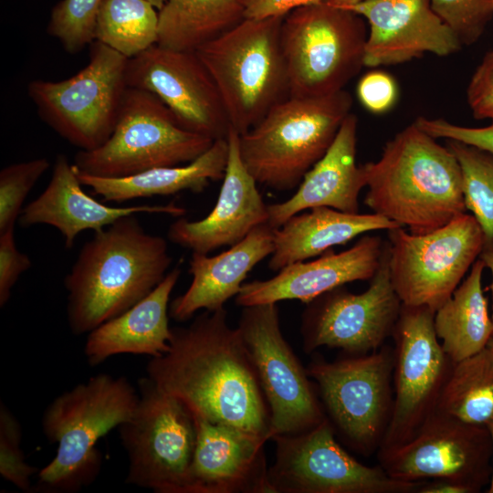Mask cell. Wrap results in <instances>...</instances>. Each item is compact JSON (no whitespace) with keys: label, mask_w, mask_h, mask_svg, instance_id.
Here are the masks:
<instances>
[{"label":"cell","mask_w":493,"mask_h":493,"mask_svg":"<svg viewBox=\"0 0 493 493\" xmlns=\"http://www.w3.org/2000/svg\"><path fill=\"white\" fill-rule=\"evenodd\" d=\"M147 377L194 415L272 438L268 405L237 328L225 308L171 328L169 350L151 358Z\"/></svg>","instance_id":"1"},{"label":"cell","mask_w":493,"mask_h":493,"mask_svg":"<svg viewBox=\"0 0 493 493\" xmlns=\"http://www.w3.org/2000/svg\"><path fill=\"white\" fill-rule=\"evenodd\" d=\"M166 239L124 216L81 247L64 278L67 320L77 336L123 313L151 293L172 264Z\"/></svg>","instance_id":"2"},{"label":"cell","mask_w":493,"mask_h":493,"mask_svg":"<svg viewBox=\"0 0 493 493\" xmlns=\"http://www.w3.org/2000/svg\"><path fill=\"white\" fill-rule=\"evenodd\" d=\"M362 168L364 204L411 233L434 231L467 211L456 155L414 122Z\"/></svg>","instance_id":"3"},{"label":"cell","mask_w":493,"mask_h":493,"mask_svg":"<svg viewBox=\"0 0 493 493\" xmlns=\"http://www.w3.org/2000/svg\"><path fill=\"white\" fill-rule=\"evenodd\" d=\"M139 391L123 376L96 374L58 395L45 409L41 426L58 444L54 458L37 473L32 492L76 493L101 468L100 438L134 414Z\"/></svg>","instance_id":"4"},{"label":"cell","mask_w":493,"mask_h":493,"mask_svg":"<svg viewBox=\"0 0 493 493\" xmlns=\"http://www.w3.org/2000/svg\"><path fill=\"white\" fill-rule=\"evenodd\" d=\"M349 92L289 96L239 134L242 161L257 184L287 191L299 186L320 160L351 113Z\"/></svg>","instance_id":"5"},{"label":"cell","mask_w":493,"mask_h":493,"mask_svg":"<svg viewBox=\"0 0 493 493\" xmlns=\"http://www.w3.org/2000/svg\"><path fill=\"white\" fill-rule=\"evenodd\" d=\"M283 18H245L195 51L216 84L231 127L239 134L289 97L280 45Z\"/></svg>","instance_id":"6"},{"label":"cell","mask_w":493,"mask_h":493,"mask_svg":"<svg viewBox=\"0 0 493 493\" xmlns=\"http://www.w3.org/2000/svg\"><path fill=\"white\" fill-rule=\"evenodd\" d=\"M213 142L183 128L152 92L128 87L109 139L96 149L79 150L73 165L86 174L122 178L190 163Z\"/></svg>","instance_id":"7"},{"label":"cell","mask_w":493,"mask_h":493,"mask_svg":"<svg viewBox=\"0 0 493 493\" xmlns=\"http://www.w3.org/2000/svg\"><path fill=\"white\" fill-rule=\"evenodd\" d=\"M362 16L329 2L298 8L280 28L289 96H324L344 86L364 67L367 40Z\"/></svg>","instance_id":"8"},{"label":"cell","mask_w":493,"mask_h":493,"mask_svg":"<svg viewBox=\"0 0 493 493\" xmlns=\"http://www.w3.org/2000/svg\"><path fill=\"white\" fill-rule=\"evenodd\" d=\"M128 59L105 44L89 45L88 64L60 81L35 79L27 95L41 120L81 151L102 145L115 127L128 88Z\"/></svg>","instance_id":"9"},{"label":"cell","mask_w":493,"mask_h":493,"mask_svg":"<svg viewBox=\"0 0 493 493\" xmlns=\"http://www.w3.org/2000/svg\"><path fill=\"white\" fill-rule=\"evenodd\" d=\"M393 348L349 355L330 362L314 360L307 369L319 387L326 416L335 432L363 456L377 452L393 406Z\"/></svg>","instance_id":"10"},{"label":"cell","mask_w":493,"mask_h":493,"mask_svg":"<svg viewBox=\"0 0 493 493\" xmlns=\"http://www.w3.org/2000/svg\"><path fill=\"white\" fill-rule=\"evenodd\" d=\"M132 416L119 427L128 457L125 482L157 493H186L196 428L192 412L147 376Z\"/></svg>","instance_id":"11"},{"label":"cell","mask_w":493,"mask_h":493,"mask_svg":"<svg viewBox=\"0 0 493 493\" xmlns=\"http://www.w3.org/2000/svg\"><path fill=\"white\" fill-rule=\"evenodd\" d=\"M387 232L391 280L402 304L434 311L452 296L485 247L480 226L467 213L425 234L403 226Z\"/></svg>","instance_id":"12"},{"label":"cell","mask_w":493,"mask_h":493,"mask_svg":"<svg viewBox=\"0 0 493 493\" xmlns=\"http://www.w3.org/2000/svg\"><path fill=\"white\" fill-rule=\"evenodd\" d=\"M335 434L326 417L309 431L273 436L276 460L267 471L272 493H418L425 480H397L381 465L359 462Z\"/></svg>","instance_id":"13"},{"label":"cell","mask_w":493,"mask_h":493,"mask_svg":"<svg viewBox=\"0 0 493 493\" xmlns=\"http://www.w3.org/2000/svg\"><path fill=\"white\" fill-rule=\"evenodd\" d=\"M237 329L268 405L272 437L320 425L327 417L323 405L283 337L277 303L244 307Z\"/></svg>","instance_id":"14"},{"label":"cell","mask_w":493,"mask_h":493,"mask_svg":"<svg viewBox=\"0 0 493 493\" xmlns=\"http://www.w3.org/2000/svg\"><path fill=\"white\" fill-rule=\"evenodd\" d=\"M435 312L428 307L402 304L392 334L394 341L393 413L379 450L407 442L436 412L454 362L436 336Z\"/></svg>","instance_id":"15"},{"label":"cell","mask_w":493,"mask_h":493,"mask_svg":"<svg viewBox=\"0 0 493 493\" xmlns=\"http://www.w3.org/2000/svg\"><path fill=\"white\" fill-rule=\"evenodd\" d=\"M401 309L391 280L387 241L365 291L354 294L341 286L307 303L301 326L303 349L311 352L327 346L349 355L377 351L392 336Z\"/></svg>","instance_id":"16"},{"label":"cell","mask_w":493,"mask_h":493,"mask_svg":"<svg viewBox=\"0 0 493 493\" xmlns=\"http://www.w3.org/2000/svg\"><path fill=\"white\" fill-rule=\"evenodd\" d=\"M492 440L487 425L435 412L401 446L377 451L379 465L397 480L454 479L474 493L489 484Z\"/></svg>","instance_id":"17"},{"label":"cell","mask_w":493,"mask_h":493,"mask_svg":"<svg viewBox=\"0 0 493 493\" xmlns=\"http://www.w3.org/2000/svg\"><path fill=\"white\" fill-rule=\"evenodd\" d=\"M126 82L154 94L185 130L214 141L231 128L211 74L195 51L155 44L128 59Z\"/></svg>","instance_id":"18"},{"label":"cell","mask_w":493,"mask_h":493,"mask_svg":"<svg viewBox=\"0 0 493 493\" xmlns=\"http://www.w3.org/2000/svg\"><path fill=\"white\" fill-rule=\"evenodd\" d=\"M339 7L368 22L364 67L401 64L426 53L446 57L463 47L429 0H367Z\"/></svg>","instance_id":"19"},{"label":"cell","mask_w":493,"mask_h":493,"mask_svg":"<svg viewBox=\"0 0 493 493\" xmlns=\"http://www.w3.org/2000/svg\"><path fill=\"white\" fill-rule=\"evenodd\" d=\"M227 141V165L218 199L210 214L197 221L180 216L168 229L171 242L193 252L207 255L221 246H234L268 221L267 205L242 161L239 133L232 127Z\"/></svg>","instance_id":"20"},{"label":"cell","mask_w":493,"mask_h":493,"mask_svg":"<svg viewBox=\"0 0 493 493\" xmlns=\"http://www.w3.org/2000/svg\"><path fill=\"white\" fill-rule=\"evenodd\" d=\"M194 419L196 441L186 493H272L264 454L267 440L197 415Z\"/></svg>","instance_id":"21"},{"label":"cell","mask_w":493,"mask_h":493,"mask_svg":"<svg viewBox=\"0 0 493 493\" xmlns=\"http://www.w3.org/2000/svg\"><path fill=\"white\" fill-rule=\"evenodd\" d=\"M385 242L364 236L340 253L330 249L312 261H299L267 280L244 283L236 303L246 307L298 299L309 303L319 296L357 280H371L378 270Z\"/></svg>","instance_id":"22"},{"label":"cell","mask_w":493,"mask_h":493,"mask_svg":"<svg viewBox=\"0 0 493 493\" xmlns=\"http://www.w3.org/2000/svg\"><path fill=\"white\" fill-rule=\"evenodd\" d=\"M81 186L73 163L70 164L64 154L58 155L48 184L22 209L18 225L22 227L36 225L53 226L64 236L66 247L71 248L81 232L100 231L127 215L148 213L182 216L185 213L184 207L173 203L110 206L87 194Z\"/></svg>","instance_id":"23"},{"label":"cell","mask_w":493,"mask_h":493,"mask_svg":"<svg viewBox=\"0 0 493 493\" xmlns=\"http://www.w3.org/2000/svg\"><path fill=\"white\" fill-rule=\"evenodd\" d=\"M358 119L350 113L323 155L305 174L288 200L267 205V224L280 227L293 215L315 207L359 213V194L366 187L364 171L356 164Z\"/></svg>","instance_id":"24"},{"label":"cell","mask_w":493,"mask_h":493,"mask_svg":"<svg viewBox=\"0 0 493 493\" xmlns=\"http://www.w3.org/2000/svg\"><path fill=\"white\" fill-rule=\"evenodd\" d=\"M274 229L267 223L253 229L243 240L213 257L193 252L189 262L192 282L170 304L169 316L185 321L197 311H214L236 296L247 274L274 251Z\"/></svg>","instance_id":"25"},{"label":"cell","mask_w":493,"mask_h":493,"mask_svg":"<svg viewBox=\"0 0 493 493\" xmlns=\"http://www.w3.org/2000/svg\"><path fill=\"white\" fill-rule=\"evenodd\" d=\"M181 276L176 267L145 298L88 333L84 355L94 367L119 354L158 357L169 350L168 308Z\"/></svg>","instance_id":"26"},{"label":"cell","mask_w":493,"mask_h":493,"mask_svg":"<svg viewBox=\"0 0 493 493\" xmlns=\"http://www.w3.org/2000/svg\"><path fill=\"white\" fill-rule=\"evenodd\" d=\"M299 213L274 229V251L268 267H284L322 255L333 246L375 230L398 227L392 220L372 214H351L320 206Z\"/></svg>","instance_id":"27"},{"label":"cell","mask_w":493,"mask_h":493,"mask_svg":"<svg viewBox=\"0 0 493 493\" xmlns=\"http://www.w3.org/2000/svg\"><path fill=\"white\" fill-rule=\"evenodd\" d=\"M228 152V141L225 138L214 141L209 149L190 163L154 168L128 177L106 178L75 171L82 185L90 187L103 201L121 203L182 191L201 193L211 181L223 180Z\"/></svg>","instance_id":"28"},{"label":"cell","mask_w":493,"mask_h":493,"mask_svg":"<svg viewBox=\"0 0 493 493\" xmlns=\"http://www.w3.org/2000/svg\"><path fill=\"white\" fill-rule=\"evenodd\" d=\"M485 263L478 257L464 281L435 312L434 326L453 362L477 353L493 337V323L482 288Z\"/></svg>","instance_id":"29"},{"label":"cell","mask_w":493,"mask_h":493,"mask_svg":"<svg viewBox=\"0 0 493 493\" xmlns=\"http://www.w3.org/2000/svg\"><path fill=\"white\" fill-rule=\"evenodd\" d=\"M157 44L196 51L244 18L241 0H166L158 10Z\"/></svg>","instance_id":"30"},{"label":"cell","mask_w":493,"mask_h":493,"mask_svg":"<svg viewBox=\"0 0 493 493\" xmlns=\"http://www.w3.org/2000/svg\"><path fill=\"white\" fill-rule=\"evenodd\" d=\"M436 412L459 421L484 425L493 416V351L486 347L454 362Z\"/></svg>","instance_id":"31"},{"label":"cell","mask_w":493,"mask_h":493,"mask_svg":"<svg viewBox=\"0 0 493 493\" xmlns=\"http://www.w3.org/2000/svg\"><path fill=\"white\" fill-rule=\"evenodd\" d=\"M158 9L148 0H103L95 40L131 58L158 41Z\"/></svg>","instance_id":"32"},{"label":"cell","mask_w":493,"mask_h":493,"mask_svg":"<svg viewBox=\"0 0 493 493\" xmlns=\"http://www.w3.org/2000/svg\"><path fill=\"white\" fill-rule=\"evenodd\" d=\"M447 147L461 168L466 209L483 231L484 249L493 250V155L456 141L447 140Z\"/></svg>","instance_id":"33"},{"label":"cell","mask_w":493,"mask_h":493,"mask_svg":"<svg viewBox=\"0 0 493 493\" xmlns=\"http://www.w3.org/2000/svg\"><path fill=\"white\" fill-rule=\"evenodd\" d=\"M103 0H60L53 8L47 34L74 55L95 40L99 9Z\"/></svg>","instance_id":"34"},{"label":"cell","mask_w":493,"mask_h":493,"mask_svg":"<svg viewBox=\"0 0 493 493\" xmlns=\"http://www.w3.org/2000/svg\"><path fill=\"white\" fill-rule=\"evenodd\" d=\"M47 158L9 164L0 172V234L15 228L26 197L49 168Z\"/></svg>","instance_id":"35"},{"label":"cell","mask_w":493,"mask_h":493,"mask_svg":"<svg viewBox=\"0 0 493 493\" xmlns=\"http://www.w3.org/2000/svg\"><path fill=\"white\" fill-rule=\"evenodd\" d=\"M22 428L13 412L0 403V475L24 492H32L31 477L37 468L26 461L21 449Z\"/></svg>","instance_id":"36"},{"label":"cell","mask_w":493,"mask_h":493,"mask_svg":"<svg viewBox=\"0 0 493 493\" xmlns=\"http://www.w3.org/2000/svg\"><path fill=\"white\" fill-rule=\"evenodd\" d=\"M462 46L475 43L493 15V0H429Z\"/></svg>","instance_id":"37"},{"label":"cell","mask_w":493,"mask_h":493,"mask_svg":"<svg viewBox=\"0 0 493 493\" xmlns=\"http://www.w3.org/2000/svg\"><path fill=\"white\" fill-rule=\"evenodd\" d=\"M432 137L459 142L493 155V122L486 127H466L445 119L418 117L414 121Z\"/></svg>","instance_id":"38"},{"label":"cell","mask_w":493,"mask_h":493,"mask_svg":"<svg viewBox=\"0 0 493 493\" xmlns=\"http://www.w3.org/2000/svg\"><path fill=\"white\" fill-rule=\"evenodd\" d=\"M357 95L365 109L382 114L394 106L398 99V87L390 74L382 70H371L359 80Z\"/></svg>","instance_id":"39"},{"label":"cell","mask_w":493,"mask_h":493,"mask_svg":"<svg viewBox=\"0 0 493 493\" xmlns=\"http://www.w3.org/2000/svg\"><path fill=\"white\" fill-rule=\"evenodd\" d=\"M32 265L29 257L18 250L14 228L0 234V307H5L19 277Z\"/></svg>","instance_id":"40"},{"label":"cell","mask_w":493,"mask_h":493,"mask_svg":"<svg viewBox=\"0 0 493 493\" xmlns=\"http://www.w3.org/2000/svg\"><path fill=\"white\" fill-rule=\"evenodd\" d=\"M467 100L476 119L493 121V50L476 68L467 89Z\"/></svg>","instance_id":"41"},{"label":"cell","mask_w":493,"mask_h":493,"mask_svg":"<svg viewBox=\"0 0 493 493\" xmlns=\"http://www.w3.org/2000/svg\"><path fill=\"white\" fill-rule=\"evenodd\" d=\"M329 0H241L244 18L267 19L285 17L290 12Z\"/></svg>","instance_id":"42"},{"label":"cell","mask_w":493,"mask_h":493,"mask_svg":"<svg viewBox=\"0 0 493 493\" xmlns=\"http://www.w3.org/2000/svg\"><path fill=\"white\" fill-rule=\"evenodd\" d=\"M418 493H474L464 483L454 479H433L425 481L420 487Z\"/></svg>","instance_id":"43"},{"label":"cell","mask_w":493,"mask_h":493,"mask_svg":"<svg viewBox=\"0 0 493 493\" xmlns=\"http://www.w3.org/2000/svg\"><path fill=\"white\" fill-rule=\"evenodd\" d=\"M479 258L485 263L486 267H488L491 273L492 276V283H491V291H492V313H491V320L493 323V250L490 249H484Z\"/></svg>","instance_id":"44"},{"label":"cell","mask_w":493,"mask_h":493,"mask_svg":"<svg viewBox=\"0 0 493 493\" xmlns=\"http://www.w3.org/2000/svg\"><path fill=\"white\" fill-rule=\"evenodd\" d=\"M487 427L489 431V434H490V436H491V440H492V447H493V416L491 417V419L487 423ZM488 493H493V456H492V476H491V479H490V482L488 484V490H487Z\"/></svg>","instance_id":"45"},{"label":"cell","mask_w":493,"mask_h":493,"mask_svg":"<svg viewBox=\"0 0 493 493\" xmlns=\"http://www.w3.org/2000/svg\"><path fill=\"white\" fill-rule=\"evenodd\" d=\"M367 0H329L328 2L336 6H345Z\"/></svg>","instance_id":"46"},{"label":"cell","mask_w":493,"mask_h":493,"mask_svg":"<svg viewBox=\"0 0 493 493\" xmlns=\"http://www.w3.org/2000/svg\"><path fill=\"white\" fill-rule=\"evenodd\" d=\"M158 10L163 5L166 0H148Z\"/></svg>","instance_id":"47"},{"label":"cell","mask_w":493,"mask_h":493,"mask_svg":"<svg viewBox=\"0 0 493 493\" xmlns=\"http://www.w3.org/2000/svg\"><path fill=\"white\" fill-rule=\"evenodd\" d=\"M488 347H489L493 351V337L489 340L488 343Z\"/></svg>","instance_id":"48"}]
</instances>
